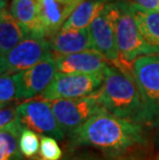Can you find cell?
Here are the masks:
<instances>
[{"mask_svg":"<svg viewBox=\"0 0 159 160\" xmlns=\"http://www.w3.org/2000/svg\"><path fill=\"white\" fill-rule=\"evenodd\" d=\"M69 142L76 147H92L116 156L145 145L146 138L141 124L123 120L107 111H102L69 132Z\"/></svg>","mask_w":159,"mask_h":160,"instance_id":"cell-1","label":"cell"},{"mask_svg":"<svg viewBox=\"0 0 159 160\" xmlns=\"http://www.w3.org/2000/svg\"><path fill=\"white\" fill-rule=\"evenodd\" d=\"M97 96L104 110L112 115L141 125L151 123L138 88L128 70L109 64Z\"/></svg>","mask_w":159,"mask_h":160,"instance_id":"cell-2","label":"cell"},{"mask_svg":"<svg viewBox=\"0 0 159 160\" xmlns=\"http://www.w3.org/2000/svg\"><path fill=\"white\" fill-rule=\"evenodd\" d=\"M111 5L114 17L117 46L124 65L128 67L138 57L157 54V51L149 45L142 35L131 11L130 1H111Z\"/></svg>","mask_w":159,"mask_h":160,"instance_id":"cell-3","label":"cell"},{"mask_svg":"<svg viewBox=\"0 0 159 160\" xmlns=\"http://www.w3.org/2000/svg\"><path fill=\"white\" fill-rule=\"evenodd\" d=\"M130 73L153 123L159 118V54L138 57L131 64Z\"/></svg>","mask_w":159,"mask_h":160,"instance_id":"cell-4","label":"cell"},{"mask_svg":"<svg viewBox=\"0 0 159 160\" xmlns=\"http://www.w3.org/2000/svg\"><path fill=\"white\" fill-rule=\"evenodd\" d=\"M103 83V73H62L57 72L52 83L40 95L45 100L74 99L94 95Z\"/></svg>","mask_w":159,"mask_h":160,"instance_id":"cell-5","label":"cell"},{"mask_svg":"<svg viewBox=\"0 0 159 160\" xmlns=\"http://www.w3.org/2000/svg\"><path fill=\"white\" fill-rule=\"evenodd\" d=\"M53 113L64 132H72L90 120L93 116L106 111L97 92L91 96L74 99L49 101Z\"/></svg>","mask_w":159,"mask_h":160,"instance_id":"cell-6","label":"cell"},{"mask_svg":"<svg viewBox=\"0 0 159 160\" xmlns=\"http://www.w3.org/2000/svg\"><path fill=\"white\" fill-rule=\"evenodd\" d=\"M50 54L52 53L49 38L31 34L5 56L1 57V74H17L28 70Z\"/></svg>","mask_w":159,"mask_h":160,"instance_id":"cell-7","label":"cell"},{"mask_svg":"<svg viewBox=\"0 0 159 160\" xmlns=\"http://www.w3.org/2000/svg\"><path fill=\"white\" fill-rule=\"evenodd\" d=\"M88 29H89L93 50L102 55L107 62L112 63V65L127 70V67L121 60L119 50H118L111 2L107 3L106 8L94 19Z\"/></svg>","mask_w":159,"mask_h":160,"instance_id":"cell-8","label":"cell"},{"mask_svg":"<svg viewBox=\"0 0 159 160\" xmlns=\"http://www.w3.org/2000/svg\"><path fill=\"white\" fill-rule=\"evenodd\" d=\"M17 110L25 128L42 134V137L54 138L57 141L62 139L65 135L48 100H28L18 104Z\"/></svg>","mask_w":159,"mask_h":160,"instance_id":"cell-9","label":"cell"},{"mask_svg":"<svg viewBox=\"0 0 159 160\" xmlns=\"http://www.w3.org/2000/svg\"><path fill=\"white\" fill-rule=\"evenodd\" d=\"M54 55L50 54L38 64L23 72L13 74L17 85V100L28 101L42 95L57 73Z\"/></svg>","mask_w":159,"mask_h":160,"instance_id":"cell-10","label":"cell"},{"mask_svg":"<svg viewBox=\"0 0 159 160\" xmlns=\"http://www.w3.org/2000/svg\"><path fill=\"white\" fill-rule=\"evenodd\" d=\"M83 0H38L39 34L50 38L62 29Z\"/></svg>","mask_w":159,"mask_h":160,"instance_id":"cell-11","label":"cell"},{"mask_svg":"<svg viewBox=\"0 0 159 160\" xmlns=\"http://www.w3.org/2000/svg\"><path fill=\"white\" fill-rule=\"evenodd\" d=\"M57 70L62 73H103L109 62L102 55L94 50L69 54L54 55Z\"/></svg>","mask_w":159,"mask_h":160,"instance_id":"cell-12","label":"cell"},{"mask_svg":"<svg viewBox=\"0 0 159 160\" xmlns=\"http://www.w3.org/2000/svg\"><path fill=\"white\" fill-rule=\"evenodd\" d=\"M54 55H69L93 50L89 29L60 30L49 38Z\"/></svg>","mask_w":159,"mask_h":160,"instance_id":"cell-13","label":"cell"},{"mask_svg":"<svg viewBox=\"0 0 159 160\" xmlns=\"http://www.w3.org/2000/svg\"><path fill=\"white\" fill-rule=\"evenodd\" d=\"M31 35L28 30L12 16L6 8V2L1 1L0 12V55L1 57L16 48L19 43Z\"/></svg>","mask_w":159,"mask_h":160,"instance_id":"cell-14","label":"cell"},{"mask_svg":"<svg viewBox=\"0 0 159 160\" xmlns=\"http://www.w3.org/2000/svg\"><path fill=\"white\" fill-rule=\"evenodd\" d=\"M110 0H83L65 22L61 30H81L89 28L91 23L106 8Z\"/></svg>","mask_w":159,"mask_h":160,"instance_id":"cell-15","label":"cell"},{"mask_svg":"<svg viewBox=\"0 0 159 160\" xmlns=\"http://www.w3.org/2000/svg\"><path fill=\"white\" fill-rule=\"evenodd\" d=\"M130 6L142 35L159 53V12L148 11L131 1Z\"/></svg>","mask_w":159,"mask_h":160,"instance_id":"cell-16","label":"cell"},{"mask_svg":"<svg viewBox=\"0 0 159 160\" xmlns=\"http://www.w3.org/2000/svg\"><path fill=\"white\" fill-rule=\"evenodd\" d=\"M12 16L31 34H39L38 0H12L9 6Z\"/></svg>","mask_w":159,"mask_h":160,"instance_id":"cell-17","label":"cell"},{"mask_svg":"<svg viewBox=\"0 0 159 160\" xmlns=\"http://www.w3.org/2000/svg\"><path fill=\"white\" fill-rule=\"evenodd\" d=\"M17 108H18V105L13 103L1 108V111H0V129H1V131L8 132L13 137L19 138L25 127L19 117Z\"/></svg>","mask_w":159,"mask_h":160,"instance_id":"cell-18","label":"cell"},{"mask_svg":"<svg viewBox=\"0 0 159 160\" xmlns=\"http://www.w3.org/2000/svg\"><path fill=\"white\" fill-rule=\"evenodd\" d=\"M19 138L8 132H0V160H23Z\"/></svg>","mask_w":159,"mask_h":160,"instance_id":"cell-19","label":"cell"},{"mask_svg":"<svg viewBox=\"0 0 159 160\" xmlns=\"http://www.w3.org/2000/svg\"><path fill=\"white\" fill-rule=\"evenodd\" d=\"M19 148L23 155L27 158H33L39 153L40 142L36 132L25 128L19 138Z\"/></svg>","mask_w":159,"mask_h":160,"instance_id":"cell-20","label":"cell"},{"mask_svg":"<svg viewBox=\"0 0 159 160\" xmlns=\"http://www.w3.org/2000/svg\"><path fill=\"white\" fill-rule=\"evenodd\" d=\"M62 150L57 139L51 137H42L40 138V149L38 157L34 160H61Z\"/></svg>","mask_w":159,"mask_h":160,"instance_id":"cell-21","label":"cell"},{"mask_svg":"<svg viewBox=\"0 0 159 160\" xmlns=\"http://www.w3.org/2000/svg\"><path fill=\"white\" fill-rule=\"evenodd\" d=\"M17 100V85L13 74H1L0 78V105L4 108Z\"/></svg>","mask_w":159,"mask_h":160,"instance_id":"cell-22","label":"cell"},{"mask_svg":"<svg viewBox=\"0 0 159 160\" xmlns=\"http://www.w3.org/2000/svg\"><path fill=\"white\" fill-rule=\"evenodd\" d=\"M130 1L148 11L159 12V0H130Z\"/></svg>","mask_w":159,"mask_h":160,"instance_id":"cell-23","label":"cell"},{"mask_svg":"<svg viewBox=\"0 0 159 160\" xmlns=\"http://www.w3.org/2000/svg\"><path fill=\"white\" fill-rule=\"evenodd\" d=\"M66 160H76V159H66Z\"/></svg>","mask_w":159,"mask_h":160,"instance_id":"cell-24","label":"cell"},{"mask_svg":"<svg viewBox=\"0 0 159 160\" xmlns=\"http://www.w3.org/2000/svg\"><path fill=\"white\" fill-rule=\"evenodd\" d=\"M1 1H4V2H6V0H1Z\"/></svg>","mask_w":159,"mask_h":160,"instance_id":"cell-25","label":"cell"},{"mask_svg":"<svg viewBox=\"0 0 159 160\" xmlns=\"http://www.w3.org/2000/svg\"><path fill=\"white\" fill-rule=\"evenodd\" d=\"M123 160H128V159H123Z\"/></svg>","mask_w":159,"mask_h":160,"instance_id":"cell-26","label":"cell"}]
</instances>
